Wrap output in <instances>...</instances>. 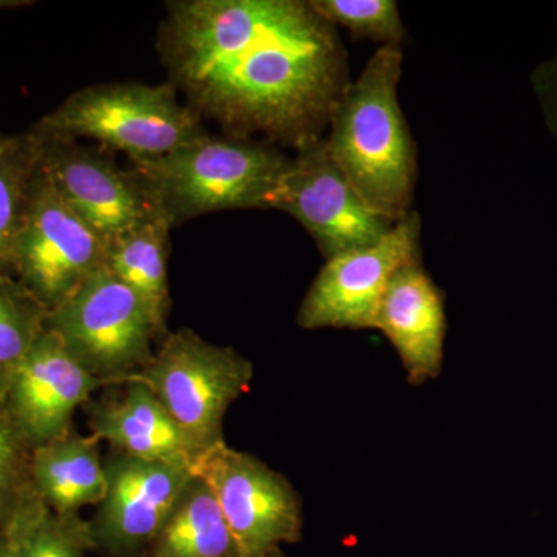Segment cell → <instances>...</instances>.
I'll list each match as a JSON object with an SVG mask.
<instances>
[{
	"mask_svg": "<svg viewBox=\"0 0 557 557\" xmlns=\"http://www.w3.org/2000/svg\"><path fill=\"white\" fill-rule=\"evenodd\" d=\"M39 137L40 170L65 203L104 239L164 218L148 185L132 168H120L110 150L75 139Z\"/></svg>",
	"mask_w": 557,
	"mask_h": 557,
	"instance_id": "8fae6325",
	"label": "cell"
},
{
	"mask_svg": "<svg viewBox=\"0 0 557 557\" xmlns=\"http://www.w3.org/2000/svg\"><path fill=\"white\" fill-rule=\"evenodd\" d=\"M33 490L53 511L79 515V509L100 505L108 491L100 440L94 434H67L32 449Z\"/></svg>",
	"mask_w": 557,
	"mask_h": 557,
	"instance_id": "2e32d148",
	"label": "cell"
},
{
	"mask_svg": "<svg viewBox=\"0 0 557 557\" xmlns=\"http://www.w3.org/2000/svg\"><path fill=\"white\" fill-rule=\"evenodd\" d=\"M141 557H240L214 494L193 475Z\"/></svg>",
	"mask_w": 557,
	"mask_h": 557,
	"instance_id": "ac0fdd59",
	"label": "cell"
},
{
	"mask_svg": "<svg viewBox=\"0 0 557 557\" xmlns=\"http://www.w3.org/2000/svg\"><path fill=\"white\" fill-rule=\"evenodd\" d=\"M7 141H9V135H5L2 131H0V153H2L3 149H5Z\"/></svg>",
	"mask_w": 557,
	"mask_h": 557,
	"instance_id": "4316f807",
	"label": "cell"
},
{
	"mask_svg": "<svg viewBox=\"0 0 557 557\" xmlns=\"http://www.w3.org/2000/svg\"><path fill=\"white\" fill-rule=\"evenodd\" d=\"M104 465L108 491L90 522L95 547L110 557H141L166 523L193 472L188 465L120 453Z\"/></svg>",
	"mask_w": 557,
	"mask_h": 557,
	"instance_id": "7c38bea8",
	"label": "cell"
},
{
	"mask_svg": "<svg viewBox=\"0 0 557 557\" xmlns=\"http://www.w3.org/2000/svg\"><path fill=\"white\" fill-rule=\"evenodd\" d=\"M89 420L91 434L124 456L189 468L199 456L159 398L139 381H127L121 397L91 406Z\"/></svg>",
	"mask_w": 557,
	"mask_h": 557,
	"instance_id": "9a60e30c",
	"label": "cell"
},
{
	"mask_svg": "<svg viewBox=\"0 0 557 557\" xmlns=\"http://www.w3.org/2000/svg\"><path fill=\"white\" fill-rule=\"evenodd\" d=\"M251 361L236 348L215 346L194 330L180 329L160 341L152 359L127 381H139L159 398L197 450L223 438L230 406L248 392Z\"/></svg>",
	"mask_w": 557,
	"mask_h": 557,
	"instance_id": "5b68a950",
	"label": "cell"
},
{
	"mask_svg": "<svg viewBox=\"0 0 557 557\" xmlns=\"http://www.w3.org/2000/svg\"><path fill=\"white\" fill-rule=\"evenodd\" d=\"M310 7L333 27H343L354 39L381 46H403L408 30L394 0H310Z\"/></svg>",
	"mask_w": 557,
	"mask_h": 557,
	"instance_id": "7402d4cb",
	"label": "cell"
},
{
	"mask_svg": "<svg viewBox=\"0 0 557 557\" xmlns=\"http://www.w3.org/2000/svg\"><path fill=\"white\" fill-rule=\"evenodd\" d=\"M42 138L35 131L9 137L0 153V274L16 277V251Z\"/></svg>",
	"mask_w": 557,
	"mask_h": 557,
	"instance_id": "ffe728a7",
	"label": "cell"
},
{
	"mask_svg": "<svg viewBox=\"0 0 557 557\" xmlns=\"http://www.w3.org/2000/svg\"><path fill=\"white\" fill-rule=\"evenodd\" d=\"M190 472L214 494L240 557H269L302 537V505L285 475L225 442L200 453Z\"/></svg>",
	"mask_w": 557,
	"mask_h": 557,
	"instance_id": "52a82bcc",
	"label": "cell"
},
{
	"mask_svg": "<svg viewBox=\"0 0 557 557\" xmlns=\"http://www.w3.org/2000/svg\"><path fill=\"white\" fill-rule=\"evenodd\" d=\"M289 157L259 139L207 137L153 160L131 161L172 228L226 209L271 208Z\"/></svg>",
	"mask_w": 557,
	"mask_h": 557,
	"instance_id": "3957f363",
	"label": "cell"
},
{
	"mask_svg": "<svg viewBox=\"0 0 557 557\" xmlns=\"http://www.w3.org/2000/svg\"><path fill=\"white\" fill-rule=\"evenodd\" d=\"M375 330L397 350L410 384L437 379L448 333L445 295L421 258L405 263L392 276L376 311Z\"/></svg>",
	"mask_w": 557,
	"mask_h": 557,
	"instance_id": "5bb4252c",
	"label": "cell"
},
{
	"mask_svg": "<svg viewBox=\"0 0 557 557\" xmlns=\"http://www.w3.org/2000/svg\"><path fill=\"white\" fill-rule=\"evenodd\" d=\"M401 46H381L333 112L325 145L366 205L397 223L412 211L418 159L398 100Z\"/></svg>",
	"mask_w": 557,
	"mask_h": 557,
	"instance_id": "7a4b0ae2",
	"label": "cell"
},
{
	"mask_svg": "<svg viewBox=\"0 0 557 557\" xmlns=\"http://www.w3.org/2000/svg\"><path fill=\"white\" fill-rule=\"evenodd\" d=\"M269 557H287L284 556V553L281 552V549H276V552L271 553Z\"/></svg>",
	"mask_w": 557,
	"mask_h": 557,
	"instance_id": "83f0119b",
	"label": "cell"
},
{
	"mask_svg": "<svg viewBox=\"0 0 557 557\" xmlns=\"http://www.w3.org/2000/svg\"><path fill=\"white\" fill-rule=\"evenodd\" d=\"M49 314L20 278L0 274V405L21 362L46 333Z\"/></svg>",
	"mask_w": 557,
	"mask_h": 557,
	"instance_id": "44dd1931",
	"label": "cell"
},
{
	"mask_svg": "<svg viewBox=\"0 0 557 557\" xmlns=\"http://www.w3.org/2000/svg\"><path fill=\"white\" fill-rule=\"evenodd\" d=\"M172 230L166 218L152 220L110 240L106 258V269L141 300L161 339L170 333L166 325L171 310L168 258Z\"/></svg>",
	"mask_w": 557,
	"mask_h": 557,
	"instance_id": "e0dca14e",
	"label": "cell"
},
{
	"mask_svg": "<svg viewBox=\"0 0 557 557\" xmlns=\"http://www.w3.org/2000/svg\"><path fill=\"white\" fill-rule=\"evenodd\" d=\"M9 557H86L95 549L90 522L79 515H60L33 486L17 502L2 528Z\"/></svg>",
	"mask_w": 557,
	"mask_h": 557,
	"instance_id": "d6986e66",
	"label": "cell"
},
{
	"mask_svg": "<svg viewBox=\"0 0 557 557\" xmlns=\"http://www.w3.org/2000/svg\"><path fill=\"white\" fill-rule=\"evenodd\" d=\"M271 208L298 220L325 260L370 247L395 225L366 205L330 157L325 138L296 152Z\"/></svg>",
	"mask_w": 557,
	"mask_h": 557,
	"instance_id": "30bf717a",
	"label": "cell"
},
{
	"mask_svg": "<svg viewBox=\"0 0 557 557\" xmlns=\"http://www.w3.org/2000/svg\"><path fill=\"white\" fill-rule=\"evenodd\" d=\"M47 329L102 384L146 368L161 341L141 300L106 267L50 311Z\"/></svg>",
	"mask_w": 557,
	"mask_h": 557,
	"instance_id": "8992f818",
	"label": "cell"
},
{
	"mask_svg": "<svg viewBox=\"0 0 557 557\" xmlns=\"http://www.w3.org/2000/svg\"><path fill=\"white\" fill-rule=\"evenodd\" d=\"M30 129L47 138L94 139L131 161L153 160L207 137L203 120L171 83H106L73 91Z\"/></svg>",
	"mask_w": 557,
	"mask_h": 557,
	"instance_id": "277c9868",
	"label": "cell"
},
{
	"mask_svg": "<svg viewBox=\"0 0 557 557\" xmlns=\"http://www.w3.org/2000/svg\"><path fill=\"white\" fill-rule=\"evenodd\" d=\"M109 240L65 203L40 170L16 251V277L50 311L104 269Z\"/></svg>",
	"mask_w": 557,
	"mask_h": 557,
	"instance_id": "ba28073f",
	"label": "cell"
},
{
	"mask_svg": "<svg viewBox=\"0 0 557 557\" xmlns=\"http://www.w3.org/2000/svg\"><path fill=\"white\" fill-rule=\"evenodd\" d=\"M101 386L47 329L14 373L2 406L35 449L72 431L76 410Z\"/></svg>",
	"mask_w": 557,
	"mask_h": 557,
	"instance_id": "4fadbf2b",
	"label": "cell"
},
{
	"mask_svg": "<svg viewBox=\"0 0 557 557\" xmlns=\"http://www.w3.org/2000/svg\"><path fill=\"white\" fill-rule=\"evenodd\" d=\"M421 258V218L410 211L370 247L325 260L296 314L304 330L375 329L376 311L392 276Z\"/></svg>",
	"mask_w": 557,
	"mask_h": 557,
	"instance_id": "9c48e42d",
	"label": "cell"
},
{
	"mask_svg": "<svg viewBox=\"0 0 557 557\" xmlns=\"http://www.w3.org/2000/svg\"><path fill=\"white\" fill-rule=\"evenodd\" d=\"M157 44L201 120L296 152L324 138L351 83L338 30L304 0H175Z\"/></svg>",
	"mask_w": 557,
	"mask_h": 557,
	"instance_id": "6da1fadb",
	"label": "cell"
},
{
	"mask_svg": "<svg viewBox=\"0 0 557 557\" xmlns=\"http://www.w3.org/2000/svg\"><path fill=\"white\" fill-rule=\"evenodd\" d=\"M30 5H35V3L25 2V0H0V10L25 9Z\"/></svg>",
	"mask_w": 557,
	"mask_h": 557,
	"instance_id": "d4e9b609",
	"label": "cell"
},
{
	"mask_svg": "<svg viewBox=\"0 0 557 557\" xmlns=\"http://www.w3.org/2000/svg\"><path fill=\"white\" fill-rule=\"evenodd\" d=\"M531 83L548 129L557 139V50L552 60L545 61L534 70Z\"/></svg>",
	"mask_w": 557,
	"mask_h": 557,
	"instance_id": "cb8c5ba5",
	"label": "cell"
},
{
	"mask_svg": "<svg viewBox=\"0 0 557 557\" xmlns=\"http://www.w3.org/2000/svg\"><path fill=\"white\" fill-rule=\"evenodd\" d=\"M32 448L0 405V530L32 487Z\"/></svg>",
	"mask_w": 557,
	"mask_h": 557,
	"instance_id": "603a6c76",
	"label": "cell"
},
{
	"mask_svg": "<svg viewBox=\"0 0 557 557\" xmlns=\"http://www.w3.org/2000/svg\"><path fill=\"white\" fill-rule=\"evenodd\" d=\"M0 557H9V545L2 530H0Z\"/></svg>",
	"mask_w": 557,
	"mask_h": 557,
	"instance_id": "484cf974",
	"label": "cell"
}]
</instances>
